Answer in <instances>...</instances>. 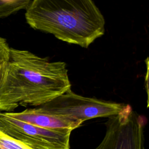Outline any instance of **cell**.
<instances>
[{
    "mask_svg": "<svg viewBox=\"0 0 149 149\" xmlns=\"http://www.w3.org/2000/svg\"><path fill=\"white\" fill-rule=\"evenodd\" d=\"M17 6L8 3L0 0V18H5L20 10Z\"/></svg>",
    "mask_w": 149,
    "mask_h": 149,
    "instance_id": "obj_8",
    "label": "cell"
},
{
    "mask_svg": "<svg viewBox=\"0 0 149 149\" xmlns=\"http://www.w3.org/2000/svg\"><path fill=\"white\" fill-rule=\"evenodd\" d=\"M0 149H31L0 130Z\"/></svg>",
    "mask_w": 149,
    "mask_h": 149,
    "instance_id": "obj_7",
    "label": "cell"
},
{
    "mask_svg": "<svg viewBox=\"0 0 149 149\" xmlns=\"http://www.w3.org/2000/svg\"><path fill=\"white\" fill-rule=\"evenodd\" d=\"M71 89L66 64L10 47L0 81V112L40 107Z\"/></svg>",
    "mask_w": 149,
    "mask_h": 149,
    "instance_id": "obj_1",
    "label": "cell"
},
{
    "mask_svg": "<svg viewBox=\"0 0 149 149\" xmlns=\"http://www.w3.org/2000/svg\"><path fill=\"white\" fill-rule=\"evenodd\" d=\"M145 119L129 104L108 117L105 133L93 149H145Z\"/></svg>",
    "mask_w": 149,
    "mask_h": 149,
    "instance_id": "obj_4",
    "label": "cell"
},
{
    "mask_svg": "<svg viewBox=\"0 0 149 149\" xmlns=\"http://www.w3.org/2000/svg\"><path fill=\"white\" fill-rule=\"evenodd\" d=\"M125 105V104L84 97L70 89L39 107L49 113L81 125L88 119L116 115Z\"/></svg>",
    "mask_w": 149,
    "mask_h": 149,
    "instance_id": "obj_3",
    "label": "cell"
},
{
    "mask_svg": "<svg viewBox=\"0 0 149 149\" xmlns=\"http://www.w3.org/2000/svg\"><path fill=\"white\" fill-rule=\"evenodd\" d=\"M0 130L31 149H70L72 130L49 129L13 118L0 112Z\"/></svg>",
    "mask_w": 149,
    "mask_h": 149,
    "instance_id": "obj_5",
    "label": "cell"
},
{
    "mask_svg": "<svg viewBox=\"0 0 149 149\" xmlns=\"http://www.w3.org/2000/svg\"><path fill=\"white\" fill-rule=\"evenodd\" d=\"M3 1L19 7L21 10L26 9L32 0H2Z\"/></svg>",
    "mask_w": 149,
    "mask_h": 149,
    "instance_id": "obj_10",
    "label": "cell"
},
{
    "mask_svg": "<svg viewBox=\"0 0 149 149\" xmlns=\"http://www.w3.org/2000/svg\"><path fill=\"white\" fill-rule=\"evenodd\" d=\"M27 23L69 44L88 48L105 33V19L93 0H32Z\"/></svg>",
    "mask_w": 149,
    "mask_h": 149,
    "instance_id": "obj_2",
    "label": "cell"
},
{
    "mask_svg": "<svg viewBox=\"0 0 149 149\" xmlns=\"http://www.w3.org/2000/svg\"><path fill=\"white\" fill-rule=\"evenodd\" d=\"M5 64L0 66V81H1V77H2V73H3V69H4V65H5Z\"/></svg>",
    "mask_w": 149,
    "mask_h": 149,
    "instance_id": "obj_11",
    "label": "cell"
},
{
    "mask_svg": "<svg viewBox=\"0 0 149 149\" xmlns=\"http://www.w3.org/2000/svg\"><path fill=\"white\" fill-rule=\"evenodd\" d=\"M6 113L13 118L49 129H69L73 130L81 125L80 123L49 113L39 107L26 109L19 112H8Z\"/></svg>",
    "mask_w": 149,
    "mask_h": 149,
    "instance_id": "obj_6",
    "label": "cell"
},
{
    "mask_svg": "<svg viewBox=\"0 0 149 149\" xmlns=\"http://www.w3.org/2000/svg\"><path fill=\"white\" fill-rule=\"evenodd\" d=\"M10 47L5 38L0 36V66L4 65L9 56Z\"/></svg>",
    "mask_w": 149,
    "mask_h": 149,
    "instance_id": "obj_9",
    "label": "cell"
}]
</instances>
